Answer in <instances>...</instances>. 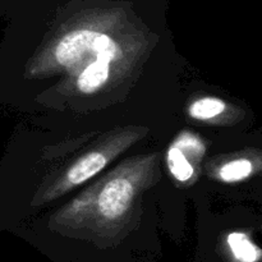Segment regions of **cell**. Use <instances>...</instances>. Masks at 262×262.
<instances>
[{
  "mask_svg": "<svg viewBox=\"0 0 262 262\" xmlns=\"http://www.w3.org/2000/svg\"><path fill=\"white\" fill-rule=\"evenodd\" d=\"M225 110V102L216 97H204L189 106V115L194 119L209 120L217 117Z\"/></svg>",
  "mask_w": 262,
  "mask_h": 262,
  "instance_id": "cell-7",
  "label": "cell"
},
{
  "mask_svg": "<svg viewBox=\"0 0 262 262\" xmlns=\"http://www.w3.org/2000/svg\"><path fill=\"white\" fill-rule=\"evenodd\" d=\"M168 165L170 173L179 182L189 181L194 173L192 161L184 155L183 150L176 142L168 151Z\"/></svg>",
  "mask_w": 262,
  "mask_h": 262,
  "instance_id": "cell-6",
  "label": "cell"
},
{
  "mask_svg": "<svg viewBox=\"0 0 262 262\" xmlns=\"http://www.w3.org/2000/svg\"><path fill=\"white\" fill-rule=\"evenodd\" d=\"M110 76V61L105 59H96L79 73L77 78V87L83 94H92L101 89Z\"/></svg>",
  "mask_w": 262,
  "mask_h": 262,
  "instance_id": "cell-4",
  "label": "cell"
},
{
  "mask_svg": "<svg viewBox=\"0 0 262 262\" xmlns=\"http://www.w3.org/2000/svg\"><path fill=\"white\" fill-rule=\"evenodd\" d=\"M133 197L135 184L125 177L117 176L101 187L96 199V209L104 219L117 220L129 209Z\"/></svg>",
  "mask_w": 262,
  "mask_h": 262,
  "instance_id": "cell-2",
  "label": "cell"
},
{
  "mask_svg": "<svg viewBox=\"0 0 262 262\" xmlns=\"http://www.w3.org/2000/svg\"><path fill=\"white\" fill-rule=\"evenodd\" d=\"M228 245L239 262H258L261 260V250L245 233L234 232L229 234Z\"/></svg>",
  "mask_w": 262,
  "mask_h": 262,
  "instance_id": "cell-5",
  "label": "cell"
},
{
  "mask_svg": "<svg viewBox=\"0 0 262 262\" xmlns=\"http://www.w3.org/2000/svg\"><path fill=\"white\" fill-rule=\"evenodd\" d=\"M107 160L109 154L105 151H92L82 156L74 165L71 166L66 176L64 184L67 187H73L89 181L106 166Z\"/></svg>",
  "mask_w": 262,
  "mask_h": 262,
  "instance_id": "cell-3",
  "label": "cell"
},
{
  "mask_svg": "<svg viewBox=\"0 0 262 262\" xmlns=\"http://www.w3.org/2000/svg\"><path fill=\"white\" fill-rule=\"evenodd\" d=\"M119 53V46L110 36L94 30H74L67 33L56 45L54 55L58 64L73 67L84 58L95 55L96 59H105L112 63Z\"/></svg>",
  "mask_w": 262,
  "mask_h": 262,
  "instance_id": "cell-1",
  "label": "cell"
},
{
  "mask_svg": "<svg viewBox=\"0 0 262 262\" xmlns=\"http://www.w3.org/2000/svg\"><path fill=\"white\" fill-rule=\"evenodd\" d=\"M253 166L252 163L247 159H238L227 163L222 166L219 171L220 178L228 183H234V182L243 181L248 178L252 174Z\"/></svg>",
  "mask_w": 262,
  "mask_h": 262,
  "instance_id": "cell-8",
  "label": "cell"
}]
</instances>
